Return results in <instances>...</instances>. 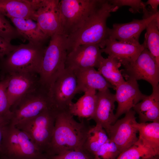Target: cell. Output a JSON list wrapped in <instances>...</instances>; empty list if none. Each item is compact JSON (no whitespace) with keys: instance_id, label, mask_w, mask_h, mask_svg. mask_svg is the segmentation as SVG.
Instances as JSON below:
<instances>
[{"instance_id":"cell-1","label":"cell","mask_w":159,"mask_h":159,"mask_svg":"<svg viewBox=\"0 0 159 159\" xmlns=\"http://www.w3.org/2000/svg\"><path fill=\"white\" fill-rule=\"evenodd\" d=\"M119 8L109 0H100L82 25L67 37V53L85 44H97L101 49L104 48L109 37V28L107 26V19L111 12L116 11Z\"/></svg>"},{"instance_id":"cell-2","label":"cell","mask_w":159,"mask_h":159,"mask_svg":"<svg viewBox=\"0 0 159 159\" xmlns=\"http://www.w3.org/2000/svg\"><path fill=\"white\" fill-rule=\"evenodd\" d=\"M73 117L68 110L59 111L47 153L48 156L83 148L91 126L85 119L78 122Z\"/></svg>"},{"instance_id":"cell-3","label":"cell","mask_w":159,"mask_h":159,"mask_svg":"<svg viewBox=\"0 0 159 159\" xmlns=\"http://www.w3.org/2000/svg\"><path fill=\"white\" fill-rule=\"evenodd\" d=\"M43 44H21L0 58V80L18 73L37 72L39 70L45 49Z\"/></svg>"},{"instance_id":"cell-4","label":"cell","mask_w":159,"mask_h":159,"mask_svg":"<svg viewBox=\"0 0 159 159\" xmlns=\"http://www.w3.org/2000/svg\"><path fill=\"white\" fill-rule=\"evenodd\" d=\"M0 159H47L24 132L9 124L5 127Z\"/></svg>"},{"instance_id":"cell-5","label":"cell","mask_w":159,"mask_h":159,"mask_svg":"<svg viewBox=\"0 0 159 159\" xmlns=\"http://www.w3.org/2000/svg\"><path fill=\"white\" fill-rule=\"evenodd\" d=\"M67 37L63 34L51 36L45 48L39 74L40 84L49 89L65 69Z\"/></svg>"},{"instance_id":"cell-6","label":"cell","mask_w":159,"mask_h":159,"mask_svg":"<svg viewBox=\"0 0 159 159\" xmlns=\"http://www.w3.org/2000/svg\"><path fill=\"white\" fill-rule=\"evenodd\" d=\"M53 108L57 109L51 99L49 89L40 84L11 106L9 123L15 126Z\"/></svg>"},{"instance_id":"cell-7","label":"cell","mask_w":159,"mask_h":159,"mask_svg":"<svg viewBox=\"0 0 159 159\" xmlns=\"http://www.w3.org/2000/svg\"><path fill=\"white\" fill-rule=\"evenodd\" d=\"M58 111L55 108L47 110L15 126L27 134L40 151L47 156Z\"/></svg>"},{"instance_id":"cell-8","label":"cell","mask_w":159,"mask_h":159,"mask_svg":"<svg viewBox=\"0 0 159 159\" xmlns=\"http://www.w3.org/2000/svg\"><path fill=\"white\" fill-rule=\"evenodd\" d=\"M100 0H62L59 13L63 34L67 37L80 28Z\"/></svg>"},{"instance_id":"cell-9","label":"cell","mask_w":159,"mask_h":159,"mask_svg":"<svg viewBox=\"0 0 159 159\" xmlns=\"http://www.w3.org/2000/svg\"><path fill=\"white\" fill-rule=\"evenodd\" d=\"M59 2L58 0H34L35 21L42 31L49 37L55 34H63Z\"/></svg>"},{"instance_id":"cell-10","label":"cell","mask_w":159,"mask_h":159,"mask_svg":"<svg viewBox=\"0 0 159 159\" xmlns=\"http://www.w3.org/2000/svg\"><path fill=\"white\" fill-rule=\"evenodd\" d=\"M120 70L126 80H143L149 83L153 88L159 85V67L146 48L132 64Z\"/></svg>"},{"instance_id":"cell-11","label":"cell","mask_w":159,"mask_h":159,"mask_svg":"<svg viewBox=\"0 0 159 159\" xmlns=\"http://www.w3.org/2000/svg\"><path fill=\"white\" fill-rule=\"evenodd\" d=\"M77 82L74 72L65 69L50 86V96L59 111L68 110L77 92Z\"/></svg>"},{"instance_id":"cell-12","label":"cell","mask_w":159,"mask_h":159,"mask_svg":"<svg viewBox=\"0 0 159 159\" xmlns=\"http://www.w3.org/2000/svg\"><path fill=\"white\" fill-rule=\"evenodd\" d=\"M135 111L132 109L120 119L117 120L107 132L109 139L116 144L121 153L137 141L138 122Z\"/></svg>"},{"instance_id":"cell-13","label":"cell","mask_w":159,"mask_h":159,"mask_svg":"<svg viewBox=\"0 0 159 159\" xmlns=\"http://www.w3.org/2000/svg\"><path fill=\"white\" fill-rule=\"evenodd\" d=\"M143 19H134L125 23L115 24L112 29L109 28V37L122 42L133 44H139L141 33L149 23L159 15V12L153 13L148 11L144 12Z\"/></svg>"},{"instance_id":"cell-14","label":"cell","mask_w":159,"mask_h":159,"mask_svg":"<svg viewBox=\"0 0 159 159\" xmlns=\"http://www.w3.org/2000/svg\"><path fill=\"white\" fill-rule=\"evenodd\" d=\"M99 45L87 44L80 45L67 54L65 68L72 71L88 67L98 68L103 58Z\"/></svg>"},{"instance_id":"cell-15","label":"cell","mask_w":159,"mask_h":159,"mask_svg":"<svg viewBox=\"0 0 159 159\" xmlns=\"http://www.w3.org/2000/svg\"><path fill=\"white\" fill-rule=\"evenodd\" d=\"M6 77H8L7 93L11 107L40 84L37 72L16 73Z\"/></svg>"},{"instance_id":"cell-16","label":"cell","mask_w":159,"mask_h":159,"mask_svg":"<svg viewBox=\"0 0 159 159\" xmlns=\"http://www.w3.org/2000/svg\"><path fill=\"white\" fill-rule=\"evenodd\" d=\"M115 101L117 107L115 115L118 118L126 114L146 96L140 91L137 81L128 79L115 89Z\"/></svg>"},{"instance_id":"cell-17","label":"cell","mask_w":159,"mask_h":159,"mask_svg":"<svg viewBox=\"0 0 159 159\" xmlns=\"http://www.w3.org/2000/svg\"><path fill=\"white\" fill-rule=\"evenodd\" d=\"M145 48L144 42L142 44L128 43L109 37L105 47L101 50L102 53L116 59L124 67L133 63Z\"/></svg>"},{"instance_id":"cell-18","label":"cell","mask_w":159,"mask_h":159,"mask_svg":"<svg viewBox=\"0 0 159 159\" xmlns=\"http://www.w3.org/2000/svg\"><path fill=\"white\" fill-rule=\"evenodd\" d=\"M97 104L92 119L96 124L101 126L107 132L111 126L117 120L114 110L116 101L115 95L109 89L97 92Z\"/></svg>"},{"instance_id":"cell-19","label":"cell","mask_w":159,"mask_h":159,"mask_svg":"<svg viewBox=\"0 0 159 159\" xmlns=\"http://www.w3.org/2000/svg\"><path fill=\"white\" fill-rule=\"evenodd\" d=\"M77 80V93L85 92L89 89L98 91L103 90L109 88L115 89L94 67H88L78 69L73 71Z\"/></svg>"},{"instance_id":"cell-20","label":"cell","mask_w":159,"mask_h":159,"mask_svg":"<svg viewBox=\"0 0 159 159\" xmlns=\"http://www.w3.org/2000/svg\"><path fill=\"white\" fill-rule=\"evenodd\" d=\"M34 0H0V13L10 19H30L35 21Z\"/></svg>"},{"instance_id":"cell-21","label":"cell","mask_w":159,"mask_h":159,"mask_svg":"<svg viewBox=\"0 0 159 159\" xmlns=\"http://www.w3.org/2000/svg\"><path fill=\"white\" fill-rule=\"evenodd\" d=\"M133 108L138 115L139 123L159 122V85L153 88L152 94L146 95Z\"/></svg>"},{"instance_id":"cell-22","label":"cell","mask_w":159,"mask_h":159,"mask_svg":"<svg viewBox=\"0 0 159 159\" xmlns=\"http://www.w3.org/2000/svg\"><path fill=\"white\" fill-rule=\"evenodd\" d=\"M10 19L24 40L44 44L49 38L40 29L37 23L32 19L16 18Z\"/></svg>"},{"instance_id":"cell-23","label":"cell","mask_w":159,"mask_h":159,"mask_svg":"<svg viewBox=\"0 0 159 159\" xmlns=\"http://www.w3.org/2000/svg\"><path fill=\"white\" fill-rule=\"evenodd\" d=\"M96 90L89 89L75 103L69 105L68 111L73 116L82 119H92L95 113L97 104Z\"/></svg>"},{"instance_id":"cell-24","label":"cell","mask_w":159,"mask_h":159,"mask_svg":"<svg viewBox=\"0 0 159 159\" xmlns=\"http://www.w3.org/2000/svg\"><path fill=\"white\" fill-rule=\"evenodd\" d=\"M137 141L145 148L159 155V122L139 123Z\"/></svg>"},{"instance_id":"cell-25","label":"cell","mask_w":159,"mask_h":159,"mask_svg":"<svg viewBox=\"0 0 159 159\" xmlns=\"http://www.w3.org/2000/svg\"><path fill=\"white\" fill-rule=\"evenodd\" d=\"M121 65L116 59L108 56L107 58H102L98 68V72L115 90L125 81L119 69Z\"/></svg>"},{"instance_id":"cell-26","label":"cell","mask_w":159,"mask_h":159,"mask_svg":"<svg viewBox=\"0 0 159 159\" xmlns=\"http://www.w3.org/2000/svg\"><path fill=\"white\" fill-rule=\"evenodd\" d=\"M159 15L147 26L144 42L146 48L159 67Z\"/></svg>"},{"instance_id":"cell-27","label":"cell","mask_w":159,"mask_h":159,"mask_svg":"<svg viewBox=\"0 0 159 159\" xmlns=\"http://www.w3.org/2000/svg\"><path fill=\"white\" fill-rule=\"evenodd\" d=\"M105 130L100 125L96 124L91 127L83 145V148L94 157L100 147L108 140Z\"/></svg>"},{"instance_id":"cell-28","label":"cell","mask_w":159,"mask_h":159,"mask_svg":"<svg viewBox=\"0 0 159 159\" xmlns=\"http://www.w3.org/2000/svg\"><path fill=\"white\" fill-rule=\"evenodd\" d=\"M157 155H159L137 141L133 145L121 153L116 159H148Z\"/></svg>"},{"instance_id":"cell-29","label":"cell","mask_w":159,"mask_h":159,"mask_svg":"<svg viewBox=\"0 0 159 159\" xmlns=\"http://www.w3.org/2000/svg\"><path fill=\"white\" fill-rule=\"evenodd\" d=\"M8 77L0 80V120L9 123L11 116V106L7 93Z\"/></svg>"},{"instance_id":"cell-30","label":"cell","mask_w":159,"mask_h":159,"mask_svg":"<svg viewBox=\"0 0 159 159\" xmlns=\"http://www.w3.org/2000/svg\"><path fill=\"white\" fill-rule=\"evenodd\" d=\"M120 153L116 144L109 139L95 153L94 158L95 159H116Z\"/></svg>"},{"instance_id":"cell-31","label":"cell","mask_w":159,"mask_h":159,"mask_svg":"<svg viewBox=\"0 0 159 159\" xmlns=\"http://www.w3.org/2000/svg\"><path fill=\"white\" fill-rule=\"evenodd\" d=\"M0 37L9 42L19 38L24 41L17 30L13 26L5 16L0 13Z\"/></svg>"},{"instance_id":"cell-32","label":"cell","mask_w":159,"mask_h":159,"mask_svg":"<svg viewBox=\"0 0 159 159\" xmlns=\"http://www.w3.org/2000/svg\"><path fill=\"white\" fill-rule=\"evenodd\" d=\"M48 159H95L93 156L82 148L67 151L48 156Z\"/></svg>"},{"instance_id":"cell-33","label":"cell","mask_w":159,"mask_h":159,"mask_svg":"<svg viewBox=\"0 0 159 159\" xmlns=\"http://www.w3.org/2000/svg\"><path fill=\"white\" fill-rule=\"evenodd\" d=\"M109 2L113 5L119 8L123 6L130 7L129 11L132 13L139 12L141 9L146 7L144 2L140 0H110Z\"/></svg>"},{"instance_id":"cell-34","label":"cell","mask_w":159,"mask_h":159,"mask_svg":"<svg viewBox=\"0 0 159 159\" xmlns=\"http://www.w3.org/2000/svg\"><path fill=\"white\" fill-rule=\"evenodd\" d=\"M17 45H14L0 37V58H3L14 49Z\"/></svg>"},{"instance_id":"cell-35","label":"cell","mask_w":159,"mask_h":159,"mask_svg":"<svg viewBox=\"0 0 159 159\" xmlns=\"http://www.w3.org/2000/svg\"><path fill=\"white\" fill-rule=\"evenodd\" d=\"M144 4L146 6L147 5H150L149 8L153 12L156 13L159 12L158 10L159 0H148L146 2L144 3Z\"/></svg>"},{"instance_id":"cell-36","label":"cell","mask_w":159,"mask_h":159,"mask_svg":"<svg viewBox=\"0 0 159 159\" xmlns=\"http://www.w3.org/2000/svg\"><path fill=\"white\" fill-rule=\"evenodd\" d=\"M0 120V149L3 138L5 127L7 124Z\"/></svg>"},{"instance_id":"cell-37","label":"cell","mask_w":159,"mask_h":159,"mask_svg":"<svg viewBox=\"0 0 159 159\" xmlns=\"http://www.w3.org/2000/svg\"><path fill=\"white\" fill-rule=\"evenodd\" d=\"M148 159H159V155H157Z\"/></svg>"}]
</instances>
